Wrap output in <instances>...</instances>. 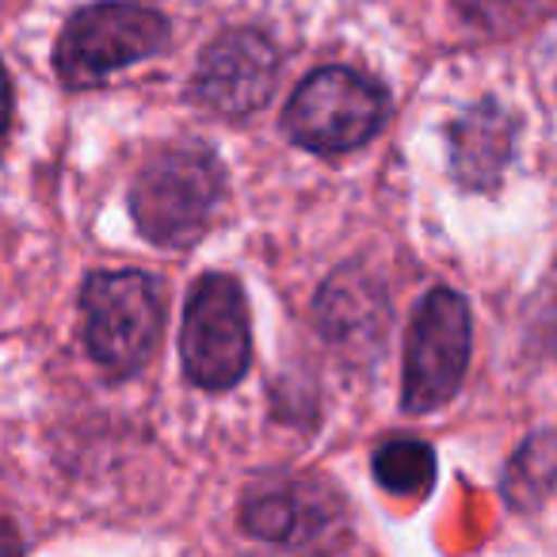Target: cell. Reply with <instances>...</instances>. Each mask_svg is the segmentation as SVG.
<instances>
[{"label": "cell", "mask_w": 557, "mask_h": 557, "mask_svg": "<svg viewBox=\"0 0 557 557\" xmlns=\"http://www.w3.org/2000/svg\"><path fill=\"white\" fill-rule=\"evenodd\" d=\"M245 531L263 542H306L321 531V500L302 481L252 488L245 500Z\"/></svg>", "instance_id": "ba28073f"}, {"label": "cell", "mask_w": 557, "mask_h": 557, "mask_svg": "<svg viewBox=\"0 0 557 557\" xmlns=\"http://www.w3.org/2000/svg\"><path fill=\"white\" fill-rule=\"evenodd\" d=\"M554 341H557V321H554Z\"/></svg>", "instance_id": "5bb4252c"}, {"label": "cell", "mask_w": 557, "mask_h": 557, "mask_svg": "<svg viewBox=\"0 0 557 557\" xmlns=\"http://www.w3.org/2000/svg\"><path fill=\"white\" fill-rule=\"evenodd\" d=\"M164 42H169V24L161 12L146 4L108 0V4L81 9L65 24L54 47V70L70 88H88L123 65L153 58Z\"/></svg>", "instance_id": "3957f363"}, {"label": "cell", "mask_w": 557, "mask_h": 557, "mask_svg": "<svg viewBox=\"0 0 557 557\" xmlns=\"http://www.w3.org/2000/svg\"><path fill=\"white\" fill-rule=\"evenodd\" d=\"M4 549H9V554H12V549H20V539L12 534L9 523H0V554H4Z\"/></svg>", "instance_id": "4fadbf2b"}, {"label": "cell", "mask_w": 557, "mask_h": 557, "mask_svg": "<svg viewBox=\"0 0 557 557\" xmlns=\"http://www.w3.org/2000/svg\"><path fill=\"white\" fill-rule=\"evenodd\" d=\"M511 131L496 108H478L455 126V169L462 184L488 187L504 169Z\"/></svg>", "instance_id": "9c48e42d"}, {"label": "cell", "mask_w": 557, "mask_h": 557, "mask_svg": "<svg viewBox=\"0 0 557 557\" xmlns=\"http://www.w3.org/2000/svg\"><path fill=\"white\" fill-rule=\"evenodd\" d=\"M222 199V172L202 149H172L138 172L131 210L141 237L164 248H184L202 237Z\"/></svg>", "instance_id": "7a4b0ae2"}, {"label": "cell", "mask_w": 557, "mask_h": 557, "mask_svg": "<svg viewBox=\"0 0 557 557\" xmlns=\"http://www.w3.org/2000/svg\"><path fill=\"white\" fill-rule=\"evenodd\" d=\"M374 478L394 496H420L432 493L435 485V455L420 440H389L374 455Z\"/></svg>", "instance_id": "30bf717a"}, {"label": "cell", "mask_w": 557, "mask_h": 557, "mask_svg": "<svg viewBox=\"0 0 557 557\" xmlns=\"http://www.w3.org/2000/svg\"><path fill=\"white\" fill-rule=\"evenodd\" d=\"M386 123V96L356 70H318L295 88L283 126L313 153H351Z\"/></svg>", "instance_id": "277c9868"}, {"label": "cell", "mask_w": 557, "mask_h": 557, "mask_svg": "<svg viewBox=\"0 0 557 557\" xmlns=\"http://www.w3.org/2000/svg\"><path fill=\"white\" fill-rule=\"evenodd\" d=\"M278 81V54L260 32H225L202 50L195 70V96L218 115H252L271 100Z\"/></svg>", "instance_id": "52a82bcc"}, {"label": "cell", "mask_w": 557, "mask_h": 557, "mask_svg": "<svg viewBox=\"0 0 557 557\" xmlns=\"http://www.w3.org/2000/svg\"><path fill=\"white\" fill-rule=\"evenodd\" d=\"M462 12L481 27H504L511 24V16H523L527 0H458Z\"/></svg>", "instance_id": "8fae6325"}, {"label": "cell", "mask_w": 557, "mask_h": 557, "mask_svg": "<svg viewBox=\"0 0 557 557\" xmlns=\"http://www.w3.org/2000/svg\"><path fill=\"white\" fill-rule=\"evenodd\" d=\"M187 379L202 389H230L248 371V306L230 275H202L187 298L180 333Z\"/></svg>", "instance_id": "8992f818"}, {"label": "cell", "mask_w": 557, "mask_h": 557, "mask_svg": "<svg viewBox=\"0 0 557 557\" xmlns=\"http://www.w3.org/2000/svg\"><path fill=\"white\" fill-rule=\"evenodd\" d=\"M9 123H12V81L4 73V65H0V134L9 131Z\"/></svg>", "instance_id": "7c38bea8"}, {"label": "cell", "mask_w": 557, "mask_h": 557, "mask_svg": "<svg viewBox=\"0 0 557 557\" xmlns=\"http://www.w3.org/2000/svg\"><path fill=\"white\" fill-rule=\"evenodd\" d=\"M88 356L111 374L149 363L164 325L161 287L141 271H100L81 290Z\"/></svg>", "instance_id": "6da1fadb"}, {"label": "cell", "mask_w": 557, "mask_h": 557, "mask_svg": "<svg viewBox=\"0 0 557 557\" xmlns=\"http://www.w3.org/2000/svg\"><path fill=\"white\" fill-rule=\"evenodd\" d=\"M470 306L455 290H432L417 306L405 348L401 405L409 412H432L462 386L470 363Z\"/></svg>", "instance_id": "5b68a950"}]
</instances>
